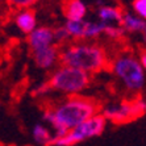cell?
Returning <instances> with one entry per match:
<instances>
[{"label": "cell", "instance_id": "obj_20", "mask_svg": "<svg viewBox=\"0 0 146 146\" xmlns=\"http://www.w3.org/2000/svg\"><path fill=\"white\" fill-rule=\"evenodd\" d=\"M50 92H51V90H50V87H49L48 82H44V83H41L40 86H37V87L33 90V96H36V98H41V96L49 95Z\"/></svg>", "mask_w": 146, "mask_h": 146}, {"label": "cell", "instance_id": "obj_13", "mask_svg": "<svg viewBox=\"0 0 146 146\" xmlns=\"http://www.w3.org/2000/svg\"><path fill=\"white\" fill-rule=\"evenodd\" d=\"M32 138L40 146H50L54 138V130L51 132L45 124H36L32 129Z\"/></svg>", "mask_w": 146, "mask_h": 146}, {"label": "cell", "instance_id": "obj_4", "mask_svg": "<svg viewBox=\"0 0 146 146\" xmlns=\"http://www.w3.org/2000/svg\"><path fill=\"white\" fill-rule=\"evenodd\" d=\"M46 82L51 92H58L63 96H75L82 95L88 88L91 74L71 66L59 65L53 70Z\"/></svg>", "mask_w": 146, "mask_h": 146}, {"label": "cell", "instance_id": "obj_2", "mask_svg": "<svg viewBox=\"0 0 146 146\" xmlns=\"http://www.w3.org/2000/svg\"><path fill=\"white\" fill-rule=\"evenodd\" d=\"M61 65L71 66L88 74H96L108 67L109 58L102 45L78 41L62 46Z\"/></svg>", "mask_w": 146, "mask_h": 146}, {"label": "cell", "instance_id": "obj_14", "mask_svg": "<svg viewBox=\"0 0 146 146\" xmlns=\"http://www.w3.org/2000/svg\"><path fill=\"white\" fill-rule=\"evenodd\" d=\"M107 24L102 23V21H90L86 20V28H84V41L95 40V38L100 37L102 34L106 32Z\"/></svg>", "mask_w": 146, "mask_h": 146}, {"label": "cell", "instance_id": "obj_15", "mask_svg": "<svg viewBox=\"0 0 146 146\" xmlns=\"http://www.w3.org/2000/svg\"><path fill=\"white\" fill-rule=\"evenodd\" d=\"M67 29L68 34L71 40L75 41H82L84 40V28H86V20H79V21H72L67 20L63 24Z\"/></svg>", "mask_w": 146, "mask_h": 146}, {"label": "cell", "instance_id": "obj_10", "mask_svg": "<svg viewBox=\"0 0 146 146\" xmlns=\"http://www.w3.org/2000/svg\"><path fill=\"white\" fill-rule=\"evenodd\" d=\"M15 25L21 33L29 34L37 28V17L32 8H24L15 16Z\"/></svg>", "mask_w": 146, "mask_h": 146}, {"label": "cell", "instance_id": "obj_7", "mask_svg": "<svg viewBox=\"0 0 146 146\" xmlns=\"http://www.w3.org/2000/svg\"><path fill=\"white\" fill-rule=\"evenodd\" d=\"M34 65L41 70H54L58 63H61V49L55 45L45 49L32 51Z\"/></svg>", "mask_w": 146, "mask_h": 146}, {"label": "cell", "instance_id": "obj_21", "mask_svg": "<svg viewBox=\"0 0 146 146\" xmlns=\"http://www.w3.org/2000/svg\"><path fill=\"white\" fill-rule=\"evenodd\" d=\"M139 62H141V65H142L143 70L146 71V51H142L141 53V55H139Z\"/></svg>", "mask_w": 146, "mask_h": 146}, {"label": "cell", "instance_id": "obj_19", "mask_svg": "<svg viewBox=\"0 0 146 146\" xmlns=\"http://www.w3.org/2000/svg\"><path fill=\"white\" fill-rule=\"evenodd\" d=\"M40 0H8V3L15 8L24 9V8H32L34 4H37Z\"/></svg>", "mask_w": 146, "mask_h": 146}, {"label": "cell", "instance_id": "obj_16", "mask_svg": "<svg viewBox=\"0 0 146 146\" xmlns=\"http://www.w3.org/2000/svg\"><path fill=\"white\" fill-rule=\"evenodd\" d=\"M54 38H55V44H59V45H66L68 41L71 40V37H70V34H68L65 25H61V27L55 28Z\"/></svg>", "mask_w": 146, "mask_h": 146}, {"label": "cell", "instance_id": "obj_22", "mask_svg": "<svg viewBox=\"0 0 146 146\" xmlns=\"http://www.w3.org/2000/svg\"><path fill=\"white\" fill-rule=\"evenodd\" d=\"M142 38H143V41H145V44H146V28H145V31L142 32Z\"/></svg>", "mask_w": 146, "mask_h": 146}, {"label": "cell", "instance_id": "obj_6", "mask_svg": "<svg viewBox=\"0 0 146 146\" xmlns=\"http://www.w3.org/2000/svg\"><path fill=\"white\" fill-rule=\"evenodd\" d=\"M103 115L108 120V122H112L116 125L128 124L134 120L141 119L146 113V102L142 99H132V100H122L120 103H116L113 106H109L104 108Z\"/></svg>", "mask_w": 146, "mask_h": 146}, {"label": "cell", "instance_id": "obj_8", "mask_svg": "<svg viewBox=\"0 0 146 146\" xmlns=\"http://www.w3.org/2000/svg\"><path fill=\"white\" fill-rule=\"evenodd\" d=\"M28 45L31 48L32 51L40 50V49H45L49 46L55 45V38H54V29H51L49 27L41 25L37 27L32 33L28 34Z\"/></svg>", "mask_w": 146, "mask_h": 146}, {"label": "cell", "instance_id": "obj_3", "mask_svg": "<svg viewBox=\"0 0 146 146\" xmlns=\"http://www.w3.org/2000/svg\"><path fill=\"white\" fill-rule=\"evenodd\" d=\"M111 71L128 92L137 94L146 86V71L139 58L132 53H120L111 62Z\"/></svg>", "mask_w": 146, "mask_h": 146}, {"label": "cell", "instance_id": "obj_1", "mask_svg": "<svg viewBox=\"0 0 146 146\" xmlns=\"http://www.w3.org/2000/svg\"><path fill=\"white\" fill-rule=\"evenodd\" d=\"M98 112V106L91 99L82 95L66 96L44 109V120L54 132H63L74 129Z\"/></svg>", "mask_w": 146, "mask_h": 146}, {"label": "cell", "instance_id": "obj_11", "mask_svg": "<svg viewBox=\"0 0 146 146\" xmlns=\"http://www.w3.org/2000/svg\"><path fill=\"white\" fill-rule=\"evenodd\" d=\"M87 12H88V7L84 0H67L63 8L66 20L72 21L86 20Z\"/></svg>", "mask_w": 146, "mask_h": 146}, {"label": "cell", "instance_id": "obj_5", "mask_svg": "<svg viewBox=\"0 0 146 146\" xmlns=\"http://www.w3.org/2000/svg\"><path fill=\"white\" fill-rule=\"evenodd\" d=\"M107 124L108 120L104 117V115L102 112H98L78 126H75L74 129L54 132V138L50 146H75L87 139L99 137L104 133Z\"/></svg>", "mask_w": 146, "mask_h": 146}, {"label": "cell", "instance_id": "obj_9", "mask_svg": "<svg viewBox=\"0 0 146 146\" xmlns=\"http://www.w3.org/2000/svg\"><path fill=\"white\" fill-rule=\"evenodd\" d=\"M96 16L99 21L107 25H121L124 12L116 5H109L99 0L96 3Z\"/></svg>", "mask_w": 146, "mask_h": 146}, {"label": "cell", "instance_id": "obj_12", "mask_svg": "<svg viewBox=\"0 0 146 146\" xmlns=\"http://www.w3.org/2000/svg\"><path fill=\"white\" fill-rule=\"evenodd\" d=\"M121 27L125 33L130 34H142L146 28V21L137 16L134 12H124L121 20Z\"/></svg>", "mask_w": 146, "mask_h": 146}, {"label": "cell", "instance_id": "obj_17", "mask_svg": "<svg viewBox=\"0 0 146 146\" xmlns=\"http://www.w3.org/2000/svg\"><path fill=\"white\" fill-rule=\"evenodd\" d=\"M104 34L112 40H119L125 34V31L122 29L121 25H107Z\"/></svg>", "mask_w": 146, "mask_h": 146}, {"label": "cell", "instance_id": "obj_18", "mask_svg": "<svg viewBox=\"0 0 146 146\" xmlns=\"http://www.w3.org/2000/svg\"><path fill=\"white\" fill-rule=\"evenodd\" d=\"M133 12L146 21V0H133Z\"/></svg>", "mask_w": 146, "mask_h": 146}]
</instances>
